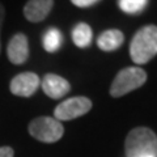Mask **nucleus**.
Returning <instances> with one entry per match:
<instances>
[{
    "instance_id": "f257e3e1",
    "label": "nucleus",
    "mask_w": 157,
    "mask_h": 157,
    "mask_svg": "<svg viewBox=\"0 0 157 157\" xmlns=\"http://www.w3.org/2000/svg\"><path fill=\"white\" fill-rule=\"evenodd\" d=\"M157 55V25L139 29L130 43V56L137 66L147 64Z\"/></svg>"
},
{
    "instance_id": "f03ea898",
    "label": "nucleus",
    "mask_w": 157,
    "mask_h": 157,
    "mask_svg": "<svg viewBox=\"0 0 157 157\" xmlns=\"http://www.w3.org/2000/svg\"><path fill=\"white\" fill-rule=\"evenodd\" d=\"M126 157H157V135L148 127L132 128L124 141Z\"/></svg>"
},
{
    "instance_id": "7ed1b4c3",
    "label": "nucleus",
    "mask_w": 157,
    "mask_h": 157,
    "mask_svg": "<svg viewBox=\"0 0 157 157\" xmlns=\"http://www.w3.org/2000/svg\"><path fill=\"white\" fill-rule=\"evenodd\" d=\"M147 72L140 67H126L117 73L110 86V96L118 98L143 86L147 81Z\"/></svg>"
},
{
    "instance_id": "20e7f679",
    "label": "nucleus",
    "mask_w": 157,
    "mask_h": 157,
    "mask_svg": "<svg viewBox=\"0 0 157 157\" xmlns=\"http://www.w3.org/2000/svg\"><path fill=\"white\" fill-rule=\"evenodd\" d=\"M29 134L36 140L41 143H56L58 140L62 139L64 134V127L62 122L56 121L55 118L51 117H38L29 123Z\"/></svg>"
},
{
    "instance_id": "39448f33",
    "label": "nucleus",
    "mask_w": 157,
    "mask_h": 157,
    "mask_svg": "<svg viewBox=\"0 0 157 157\" xmlns=\"http://www.w3.org/2000/svg\"><path fill=\"white\" fill-rule=\"evenodd\" d=\"M92 109V101L86 97H71L59 104L54 110V118L56 121H72L88 114Z\"/></svg>"
},
{
    "instance_id": "423d86ee",
    "label": "nucleus",
    "mask_w": 157,
    "mask_h": 157,
    "mask_svg": "<svg viewBox=\"0 0 157 157\" xmlns=\"http://www.w3.org/2000/svg\"><path fill=\"white\" fill-rule=\"evenodd\" d=\"M41 85V78L34 72H21L9 82V90L17 97H32Z\"/></svg>"
},
{
    "instance_id": "0eeeda50",
    "label": "nucleus",
    "mask_w": 157,
    "mask_h": 157,
    "mask_svg": "<svg viewBox=\"0 0 157 157\" xmlns=\"http://www.w3.org/2000/svg\"><path fill=\"white\" fill-rule=\"evenodd\" d=\"M7 56L12 64L21 66L29 58V41L24 33H17L9 39L7 46Z\"/></svg>"
},
{
    "instance_id": "6e6552de",
    "label": "nucleus",
    "mask_w": 157,
    "mask_h": 157,
    "mask_svg": "<svg viewBox=\"0 0 157 157\" xmlns=\"http://www.w3.org/2000/svg\"><path fill=\"white\" fill-rule=\"evenodd\" d=\"M41 86L43 93L52 100H60L71 90L70 82L55 73H46L41 80Z\"/></svg>"
},
{
    "instance_id": "1a4fd4ad",
    "label": "nucleus",
    "mask_w": 157,
    "mask_h": 157,
    "mask_svg": "<svg viewBox=\"0 0 157 157\" xmlns=\"http://www.w3.org/2000/svg\"><path fill=\"white\" fill-rule=\"evenodd\" d=\"M54 7V0H28L24 6V16L29 22H42Z\"/></svg>"
},
{
    "instance_id": "9d476101",
    "label": "nucleus",
    "mask_w": 157,
    "mask_h": 157,
    "mask_svg": "<svg viewBox=\"0 0 157 157\" xmlns=\"http://www.w3.org/2000/svg\"><path fill=\"white\" fill-rule=\"evenodd\" d=\"M124 42V34L119 29H107L97 37V46L102 51L110 52L118 50Z\"/></svg>"
},
{
    "instance_id": "9b49d317",
    "label": "nucleus",
    "mask_w": 157,
    "mask_h": 157,
    "mask_svg": "<svg viewBox=\"0 0 157 157\" xmlns=\"http://www.w3.org/2000/svg\"><path fill=\"white\" fill-rule=\"evenodd\" d=\"M92 28L85 22H78L72 29V41L80 48H85L89 46L92 42Z\"/></svg>"
},
{
    "instance_id": "f8f14e48",
    "label": "nucleus",
    "mask_w": 157,
    "mask_h": 157,
    "mask_svg": "<svg viewBox=\"0 0 157 157\" xmlns=\"http://www.w3.org/2000/svg\"><path fill=\"white\" fill-rule=\"evenodd\" d=\"M63 43V36L59 29L48 28L46 33L43 34V48L47 52H56L60 50Z\"/></svg>"
},
{
    "instance_id": "ddd939ff",
    "label": "nucleus",
    "mask_w": 157,
    "mask_h": 157,
    "mask_svg": "<svg viewBox=\"0 0 157 157\" xmlns=\"http://www.w3.org/2000/svg\"><path fill=\"white\" fill-rule=\"evenodd\" d=\"M147 4H148V0H119L118 2L121 11L128 14L140 13L141 11H144Z\"/></svg>"
},
{
    "instance_id": "4468645a",
    "label": "nucleus",
    "mask_w": 157,
    "mask_h": 157,
    "mask_svg": "<svg viewBox=\"0 0 157 157\" xmlns=\"http://www.w3.org/2000/svg\"><path fill=\"white\" fill-rule=\"evenodd\" d=\"M100 0H71V3L73 6H76L78 8H88V7H92L94 6L96 3H98Z\"/></svg>"
},
{
    "instance_id": "2eb2a0df",
    "label": "nucleus",
    "mask_w": 157,
    "mask_h": 157,
    "mask_svg": "<svg viewBox=\"0 0 157 157\" xmlns=\"http://www.w3.org/2000/svg\"><path fill=\"white\" fill-rule=\"evenodd\" d=\"M14 156V152H13V148L11 147H0V157H13Z\"/></svg>"
},
{
    "instance_id": "dca6fc26",
    "label": "nucleus",
    "mask_w": 157,
    "mask_h": 157,
    "mask_svg": "<svg viewBox=\"0 0 157 157\" xmlns=\"http://www.w3.org/2000/svg\"><path fill=\"white\" fill-rule=\"evenodd\" d=\"M4 16H6V11H4V7H3V4L0 3V52H2V29H3Z\"/></svg>"
}]
</instances>
